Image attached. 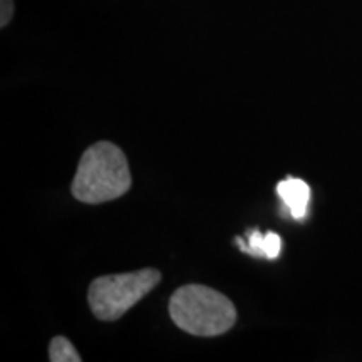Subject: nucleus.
<instances>
[{"label": "nucleus", "instance_id": "1", "mask_svg": "<svg viewBox=\"0 0 362 362\" xmlns=\"http://www.w3.org/2000/svg\"><path fill=\"white\" fill-rule=\"evenodd\" d=\"M131 188L129 165L123 149L99 141L84 151L72 181L76 200L98 205L123 197Z\"/></svg>", "mask_w": 362, "mask_h": 362}, {"label": "nucleus", "instance_id": "5", "mask_svg": "<svg viewBox=\"0 0 362 362\" xmlns=\"http://www.w3.org/2000/svg\"><path fill=\"white\" fill-rule=\"evenodd\" d=\"M247 235V240H235L242 252H245L248 255L253 257H264V259L269 260H275L280 255L282 240H280L277 233L267 232L265 235H262L259 230H252V232Z\"/></svg>", "mask_w": 362, "mask_h": 362}, {"label": "nucleus", "instance_id": "6", "mask_svg": "<svg viewBox=\"0 0 362 362\" xmlns=\"http://www.w3.org/2000/svg\"><path fill=\"white\" fill-rule=\"evenodd\" d=\"M49 359L52 362H81V356L69 342V339L57 336L52 339L51 347H49Z\"/></svg>", "mask_w": 362, "mask_h": 362}, {"label": "nucleus", "instance_id": "3", "mask_svg": "<svg viewBox=\"0 0 362 362\" xmlns=\"http://www.w3.org/2000/svg\"><path fill=\"white\" fill-rule=\"evenodd\" d=\"M161 274L143 269L129 274L104 275L90 284L88 300L99 320H116L160 284Z\"/></svg>", "mask_w": 362, "mask_h": 362}, {"label": "nucleus", "instance_id": "4", "mask_svg": "<svg viewBox=\"0 0 362 362\" xmlns=\"http://www.w3.org/2000/svg\"><path fill=\"white\" fill-rule=\"evenodd\" d=\"M277 194L280 200L284 202L285 208L293 220L305 218L307 206L310 200V188L304 180L298 178H285L277 185Z\"/></svg>", "mask_w": 362, "mask_h": 362}, {"label": "nucleus", "instance_id": "7", "mask_svg": "<svg viewBox=\"0 0 362 362\" xmlns=\"http://www.w3.org/2000/svg\"><path fill=\"white\" fill-rule=\"evenodd\" d=\"M13 2L12 0H2V16H0V25L6 27L12 19Z\"/></svg>", "mask_w": 362, "mask_h": 362}, {"label": "nucleus", "instance_id": "2", "mask_svg": "<svg viewBox=\"0 0 362 362\" xmlns=\"http://www.w3.org/2000/svg\"><path fill=\"white\" fill-rule=\"evenodd\" d=\"M170 315L185 332L200 337L225 334L237 320V309L228 297L205 285H185L170 300Z\"/></svg>", "mask_w": 362, "mask_h": 362}]
</instances>
